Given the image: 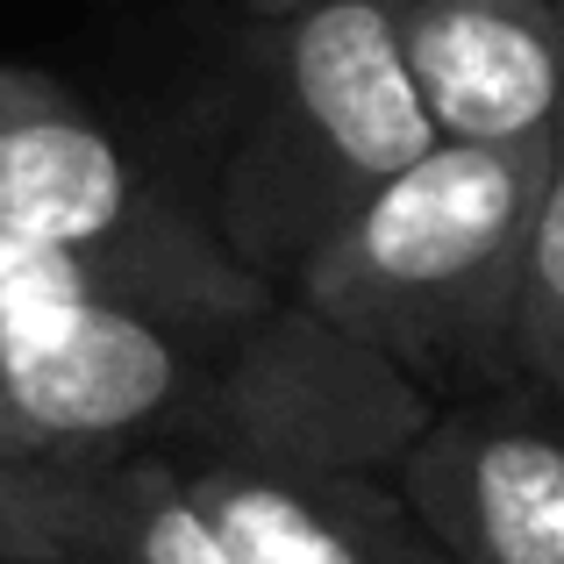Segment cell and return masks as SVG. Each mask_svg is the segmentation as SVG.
I'll return each instance as SVG.
<instances>
[{
    "label": "cell",
    "mask_w": 564,
    "mask_h": 564,
    "mask_svg": "<svg viewBox=\"0 0 564 564\" xmlns=\"http://www.w3.org/2000/svg\"><path fill=\"white\" fill-rule=\"evenodd\" d=\"M386 564H451V557H443L436 543L414 529V514H408V529H400V543H393V557H386Z\"/></svg>",
    "instance_id": "9"
},
{
    "label": "cell",
    "mask_w": 564,
    "mask_h": 564,
    "mask_svg": "<svg viewBox=\"0 0 564 564\" xmlns=\"http://www.w3.org/2000/svg\"><path fill=\"white\" fill-rule=\"evenodd\" d=\"M393 29L443 143H564V0H393Z\"/></svg>",
    "instance_id": "6"
},
{
    "label": "cell",
    "mask_w": 564,
    "mask_h": 564,
    "mask_svg": "<svg viewBox=\"0 0 564 564\" xmlns=\"http://www.w3.org/2000/svg\"><path fill=\"white\" fill-rule=\"evenodd\" d=\"M0 236L65 250L122 301L172 315H243L279 293L79 94L29 65H0Z\"/></svg>",
    "instance_id": "4"
},
{
    "label": "cell",
    "mask_w": 564,
    "mask_h": 564,
    "mask_svg": "<svg viewBox=\"0 0 564 564\" xmlns=\"http://www.w3.org/2000/svg\"><path fill=\"white\" fill-rule=\"evenodd\" d=\"M436 143L386 0H322L264 14L243 51L229 151L215 172V236L293 286L307 258L372 193Z\"/></svg>",
    "instance_id": "3"
},
{
    "label": "cell",
    "mask_w": 564,
    "mask_h": 564,
    "mask_svg": "<svg viewBox=\"0 0 564 564\" xmlns=\"http://www.w3.org/2000/svg\"><path fill=\"white\" fill-rule=\"evenodd\" d=\"M186 494L243 564H386L408 508L365 471H264V465H180Z\"/></svg>",
    "instance_id": "7"
},
{
    "label": "cell",
    "mask_w": 564,
    "mask_h": 564,
    "mask_svg": "<svg viewBox=\"0 0 564 564\" xmlns=\"http://www.w3.org/2000/svg\"><path fill=\"white\" fill-rule=\"evenodd\" d=\"M22 457H29V451H22V436H14V414H8V393H0V486H8V471L22 465Z\"/></svg>",
    "instance_id": "10"
},
{
    "label": "cell",
    "mask_w": 564,
    "mask_h": 564,
    "mask_svg": "<svg viewBox=\"0 0 564 564\" xmlns=\"http://www.w3.org/2000/svg\"><path fill=\"white\" fill-rule=\"evenodd\" d=\"M514 386L564 408V143L529 207L522 286H514Z\"/></svg>",
    "instance_id": "8"
},
{
    "label": "cell",
    "mask_w": 564,
    "mask_h": 564,
    "mask_svg": "<svg viewBox=\"0 0 564 564\" xmlns=\"http://www.w3.org/2000/svg\"><path fill=\"white\" fill-rule=\"evenodd\" d=\"M386 486L451 564H564V408L522 386L443 400Z\"/></svg>",
    "instance_id": "5"
},
{
    "label": "cell",
    "mask_w": 564,
    "mask_h": 564,
    "mask_svg": "<svg viewBox=\"0 0 564 564\" xmlns=\"http://www.w3.org/2000/svg\"><path fill=\"white\" fill-rule=\"evenodd\" d=\"M543 172V151L436 137L293 272L286 293L408 372L436 408L514 386V286Z\"/></svg>",
    "instance_id": "2"
},
{
    "label": "cell",
    "mask_w": 564,
    "mask_h": 564,
    "mask_svg": "<svg viewBox=\"0 0 564 564\" xmlns=\"http://www.w3.org/2000/svg\"><path fill=\"white\" fill-rule=\"evenodd\" d=\"M0 393L22 451L43 457L365 479H386L436 414L408 372L293 293L243 315H172L14 236H0Z\"/></svg>",
    "instance_id": "1"
},
{
    "label": "cell",
    "mask_w": 564,
    "mask_h": 564,
    "mask_svg": "<svg viewBox=\"0 0 564 564\" xmlns=\"http://www.w3.org/2000/svg\"><path fill=\"white\" fill-rule=\"evenodd\" d=\"M236 8L250 14V22H264V14H293V8H322V0H236ZM393 8V0H386Z\"/></svg>",
    "instance_id": "11"
}]
</instances>
